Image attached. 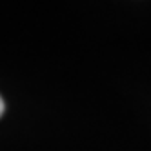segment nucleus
I'll return each instance as SVG.
<instances>
[{
    "label": "nucleus",
    "instance_id": "1",
    "mask_svg": "<svg viewBox=\"0 0 151 151\" xmlns=\"http://www.w3.org/2000/svg\"><path fill=\"white\" fill-rule=\"evenodd\" d=\"M2 113H4V102H2V99H0V116H2Z\"/></svg>",
    "mask_w": 151,
    "mask_h": 151
}]
</instances>
